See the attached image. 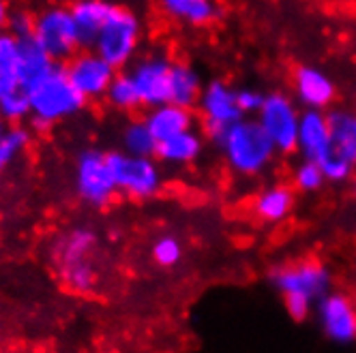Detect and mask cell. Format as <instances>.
Returning a JSON list of instances; mask_svg holds the SVG:
<instances>
[{
    "mask_svg": "<svg viewBox=\"0 0 356 353\" xmlns=\"http://www.w3.org/2000/svg\"><path fill=\"white\" fill-rule=\"evenodd\" d=\"M99 234L88 225H73L49 244V264L58 281L73 293H92L99 287Z\"/></svg>",
    "mask_w": 356,
    "mask_h": 353,
    "instance_id": "6da1fadb",
    "label": "cell"
},
{
    "mask_svg": "<svg viewBox=\"0 0 356 353\" xmlns=\"http://www.w3.org/2000/svg\"><path fill=\"white\" fill-rule=\"evenodd\" d=\"M270 281L275 289L282 293L288 315L294 321H305L314 313L316 302L330 291L333 276L324 264L305 259L277 266L270 272Z\"/></svg>",
    "mask_w": 356,
    "mask_h": 353,
    "instance_id": "7a4b0ae2",
    "label": "cell"
},
{
    "mask_svg": "<svg viewBox=\"0 0 356 353\" xmlns=\"http://www.w3.org/2000/svg\"><path fill=\"white\" fill-rule=\"evenodd\" d=\"M29 90L31 96V127L45 133L56 124L78 116L88 101L69 80L65 64H56L45 78L35 82Z\"/></svg>",
    "mask_w": 356,
    "mask_h": 353,
    "instance_id": "3957f363",
    "label": "cell"
},
{
    "mask_svg": "<svg viewBox=\"0 0 356 353\" xmlns=\"http://www.w3.org/2000/svg\"><path fill=\"white\" fill-rule=\"evenodd\" d=\"M223 159L236 175L251 178L270 167L277 150L258 118L243 116L217 139Z\"/></svg>",
    "mask_w": 356,
    "mask_h": 353,
    "instance_id": "277c9868",
    "label": "cell"
},
{
    "mask_svg": "<svg viewBox=\"0 0 356 353\" xmlns=\"http://www.w3.org/2000/svg\"><path fill=\"white\" fill-rule=\"evenodd\" d=\"M144 39V24L136 11L122 5H112V11L101 26L92 49L104 56L114 69L122 71L129 67L142 49Z\"/></svg>",
    "mask_w": 356,
    "mask_h": 353,
    "instance_id": "5b68a950",
    "label": "cell"
},
{
    "mask_svg": "<svg viewBox=\"0 0 356 353\" xmlns=\"http://www.w3.org/2000/svg\"><path fill=\"white\" fill-rule=\"evenodd\" d=\"M108 159L118 195L134 201H146L163 189V171L157 157H138L124 150H112Z\"/></svg>",
    "mask_w": 356,
    "mask_h": 353,
    "instance_id": "8992f818",
    "label": "cell"
},
{
    "mask_svg": "<svg viewBox=\"0 0 356 353\" xmlns=\"http://www.w3.org/2000/svg\"><path fill=\"white\" fill-rule=\"evenodd\" d=\"M73 184L82 204L95 210L108 208L118 195L108 153L99 148H84L75 159Z\"/></svg>",
    "mask_w": 356,
    "mask_h": 353,
    "instance_id": "52a82bcc",
    "label": "cell"
},
{
    "mask_svg": "<svg viewBox=\"0 0 356 353\" xmlns=\"http://www.w3.org/2000/svg\"><path fill=\"white\" fill-rule=\"evenodd\" d=\"M33 37L58 64H65L82 49L73 15L67 5H45L35 13Z\"/></svg>",
    "mask_w": 356,
    "mask_h": 353,
    "instance_id": "ba28073f",
    "label": "cell"
},
{
    "mask_svg": "<svg viewBox=\"0 0 356 353\" xmlns=\"http://www.w3.org/2000/svg\"><path fill=\"white\" fill-rule=\"evenodd\" d=\"M262 129L270 137L277 155L296 153L298 127H300V110L294 101L284 92L264 94L262 107L256 114Z\"/></svg>",
    "mask_w": 356,
    "mask_h": 353,
    "instance_id": "9c48e42d",
    "label": "cell"
},
{
    "mask_svg": "<svg viewBox=\"0 0 356 353\" xmlns=\"http://www.w3.org/2000/svg\"><path fill=\"white\" fill-rule=\"evenodd\" d=\"M195 107L200 112L204 133L213 141H217L236 120L243 118L236 101V90L223 80H213L202 88Z\"/></svg>",
    "mask_w": 356,
    "mask_h": 353,
    "instance_id": "30bf717a",
    "label": "cell"
},
{
    "mask_svg": "<svg viewBox=\"0 0 356 353\" xmlns=\"http://www.w3.org/2000/svg\"><path fill=\"white\" fill-rule=\"evenodd\" d=\"M174 60L163 52H146L138 56L127 71L134 78L142 107H155L161 103H170V78H172Z\"/></svg>",
    "mask_w": 356,
    "mask_h": 353,
    "instance_id": "8fae6325",
    "label": "cell"
},
{
    "mask_svg": "<svg viewBox=\"0 0 356 353\" xmlns=\"http://www.w3.org/2000/svg\"><path fill=\"white\" fill-rule=\"evenodd\" d=\"M65 71L86 101H104L114 75L118 73V69L99 56L92 47H82L78 54H73L65 62Z\"/></svg>",
    "mask_w": 356,
    "mask_h": 353,
    "instance_id": "7c38bea8",
    "label": "cell"
},
{
    "mask_svg": "<svg viewBox=\"0 0 356 353\" xmlns=\"http://www.w3.org/2000/svg\"><path fill=\"white\" fill-rule=\"evenodd\" d=\"M316 319L328 341L337 345L356 343V302L339 291H328L316 302Z\"/></svg>",
    "mask_w": 356,
    "mask_h": 353,
    "instance_id": "4fadbf2b",
    "label": "cell"
},
{
    "mask_svg": "<svg viewBox=\"0 0 356 353\" xmlns=\"http://www.w3.org/2000/svg\"><path fill=\"white\" fill-rule=\"evenodd\" d=\"M296 150L305 159H312L316 163H322L335 153L333 129H330L328 114H324L322 110L300 112Z\"/></svg>",
    "mask_w": 356,
    "mask_h": 353,
    "instance_id": "5bb4252c",
    "label": "cell"
},
{
    "mask_svg": "<svg viewBox=\"0 0 356 353\" xmlns=\"http://www.w3.org/2000/svg\"><path fill=\"white\" fill-rule=\"evenodd\" d=\"M294 94L305 110H326L335 101V84L328 75L316 67L302 64L294 71Z\"/></svg>",
    "mask_w": 356,
    "mask_h": 353,
    "instance_id": "9a60e30c",
    "label": "cell"
},
{
    "mask_svg": "<svg viewBox=\"0 0 356 353\" xmlns=\"http://www.w3.org/2000/svg\"><path fill=\"white\" fill-rule=\"evenodd\" d=\"M144 120L157 141L178 135L183 131H189V129H195L193 107L176 105V103H161L155 107H148Z\"/></svg>",
    "mask_w": 356,
    "mask_h": 353,
    "instance_id": "2e32d148",
    "label": "cell"
},
{
    "mask_svg": "<svg viewBox=\"0 0 356 353\" xmlns=\"http://www.w3.org/2000/svg\"><path fill=\"white\" fill-rule=\"evenodd\" d=\"M161 13L189 28H204L219 19L217 0H157Z\"/></svg>",
    "mask_w": 356,
    "mask_h": 353,
    "instance_id": "e0dca14e",
    "label": "cell"
},
{
    "mask_svg": "<svg viewBox=\"0 0 356 353\" xmlns=\"http://www.w3.org/2000/svg\"><path fill=\"white\" fill-rule=\"evenodd\" d=\"M202 150H204V139H202V135L195 129H189L157 141L155 157L159 163L170 167H187L200 159Z\"/></svg>",
    "mask_w": 356,
    "mask_h": 353,
    "instance_id": "ac0fdd59",
    "label": "cell"
},
{
    "mask_svg": "<svg viewBox=\"0 0 356 353\" xmlns=\"http://www.w3.org/2000/svg\"><path fill=\"white\" fill-rule=\"evenodd\" d=\"M112 5L114 3L110 0H73L69 5L82 47H92L101 26L112 11Z\"/></svg>",
    "mask_w": 356,
    "mask_h": 353,
    "instance_id": "d6986e66",
    "label": "cell"
},
{
    "mask_svg": "<svg viewBox=\"0 0 356 353\" xmlns=\"http://www.w3.org/2000/svg\"><path fill=\"white\" fill-rule=\"evenodd\" d=\"M19 62H22L19 86L24 88H31L35 82L45 78V75L58 64L33 35L19 39Z\"/></svg>",
    "mask_w": 356,
    "mask_h": 353,
    "instance_id": "ffe728a7",
    "label": "cell"
},
{
    "mask_svg": "<svg viewBox=\"0 0 356 353\" xmlns=\"http://www.w3.org/2000/svg\"><path fill=\"white\" fill-rule=\"evenodd\" d=\"M253 214L262 223H282L292 214L294 208V191L286 184H273L258 193L253 199Z\"/></svg>",
    "mask_w": 356,
    "mask_h": 353,
    "instance_id": "44dd1931",
    "label": "cell"
},
{
    "mask_svg": "<svg viewBox=\"0 0 356 353\" xmlns=\"http://www.w3.org/2000/svg\"><path fill=\"white\" fill-rule=\"evenodd\" d=\"M202 88H204V84L200 80V73L187 62L174 60L170 78V103L195 107Z\"/></svg>",
    "mask_w": 356,
    "mask_h": 353,
    "instance_id": "7402d4cb",
    "label": "cell"
},
{
    "mask_svg": "<svg viewBox=\"0 0 356 353\" xmlns=\"http://www.w3.org/2000/svg\"><path fill=\"white\" fill-rule=\"evenodd\" d=\"M108 105L116 112H138L142 107V98H140V92H138V86L134 82V78L129 75V71H118L114 75V80L106 92V98Z\"/></svg>",
    "mask_w": 356,
    "mask_h": 353,
    "instance_id": "603a6c76",
    "label": "cell"
},
{
    "mask_svg": "<svg viewBox=\"0 0 356 353\" xmlns=\"http://www.w3.org/2000/svg\"><path fill=\"white\" fill-rule=\"evenodd\" d=\"M157 139L144 118H131L120 131V150L138 157H155Z\"/></svg>",
    "mask_w": 356,
    "mask_h": 353,
    "instance_id": "cb8c5ba5",
    "label": "cell"
},
{
    "mask_svg": "<svg viewBox=\"0 0 356 353\" xmlns=\"http://www.w3.org/2000/svg\"><path fill=\"white\" fill-rule=\"evenodd\" d=\"M33 129L24 124H9L5 135L0 137V169H7L13 161H17L33 144Z\"/></svg>",
    "mask_w": 356,
    "mask_h": 353,
    "instance_id": "d4e9b609",
    "label": "cell"
},
{
    "mask_svg": "<svg viewBox=\"0 0 356 353\" xmlns=\"http://www.w3.org/2000/svg\"><path fill=\"white\" fill-rule=\"evenodd\" d=\"M19 39L9 31L0 33V82L7 88L19 86Z\"/></svg>",
    "mask_w": 356,
    "mask_h": 353,
    "instance_id": "484cf974",
    "label": "cell"
},
{
    "mask_svg": "<svg viewBox=\"0 0 356 353\" xmlns=\"http://www.w3.org/2000/svg\"><path fill=\"white\" fill-rule=\"evenodd\" d=\"M0 118L7 124H24L31 120V96L24 86H11L0 96Z\"/></svg>",
    "mask_w": 356,
    "mask_h": 353,
    "instance_id": "4316f807",
    "label": "cell"
},
{
    "mask_svg": "<svg viewBox=\"0 0 356 353\" xmlns=\"http://www.w3.org/2000/svg\"><path fill=\"white\" fill-rule=\"evenodd\" d=\"M328 120H330V129H333L335 153L356 165V137L352 131L354 116L348 112H333L328 114Z\"/></svg>",
    "mask_w": 356,
    "mask_h": 353,
    "instance_id": "83f0119b",
    "label": "cell"
},
{
    "mask_svg": "<svg viewBox=\"0 0 356 353\" xmlns=\"http://www.w3.org/2000/svg\"><path fill=\"white\" fill-rule=\"evenodd\" d=\"M292 182L296 191L302 193H316L324 187L326 178H324V171L320 167V163L312 161V159H300L294 169H292Z\"/></svg>",
    "mask_w": 356,
    "mask_h": 353,
    "instance_id": "f1b7e54d",
    "label": "cell"
},
{
    "mask_svg": "<svg viewBox=\"0 0 356 353\" xmlns=\"http://www.w3.org/2000/svg\"><path fill=\"white\" fill-rule=\"evenodd\" d=\"M152 261L161 268H174L183 259V244L174 236H159L150 248Z\"/></svg>",
    "mask_w": 356,
    "mask_h": 353,
    "instance_id": "f546056e",
    "label": "cell"
},
{
    "mask_svg": "<svg viewBox=\"0 0 356 353\" xmlns=\"http://www.w3.org/2000/svg\"><path fill=\"white\" fill-rule=\"evenodd\" d=\"M320 167H322V171H324V178H326V182H346V180H350L352 178V173H354V163L352 161H348V159H343L341 155H337V153H333L328 159H324L322 163H320Z\"/></svg>",
    "mask_w": 356,
    "mask_h": 353,
    "instance_id": "4dcf8cb0",
    "label": "cell"
},
{
    "mask_svg": "<svg viewBox=\"0 0 356 353\" xmlns=\"http://www.w3.org/2000/svg\"><path fill=\"white\" fill-rule=\"evenodd\" d=\"M33 28H35V11L24 9V7H13L9 21H7V31L15 35L17 39H22V37L33 35Z\"/></svg>",
    "mask_w": 356,
    "mask_h": 353,
    "instance_id": "1f68e13d",
    "label": "cell"
},
{
    "mask_svg": "<svg viewBox=\"0 0 356 353\" xmlns=\"http://www.w3.org/2000/svg\"><path fill=\"white\" fill-rule=\"evenodd\" d=\"M236 101H238V107H241L243 116H256L258 110L262 107L264 94L253 88H241V90H236Z\"/></svg>",
    "mask_w": 356,
    "mask_h": 353,
    "instance_id": "d6a6232c",
    "label": "cell"
},
{
    "mask_svg": "<svg viewBox=\"0 0 356 353\" xmlns=\"http://www.w3.org/2000/svg\"><path fill=\"white\" fill-rule=\"evenodd\" d=\"M11 11H13L11 0H0V33L7 31V21H9Z\"/></svg>",
    "mask_w": 356,
    "mask_h": 353,
    "instance_id": "836d02e7",
    "label": "cell"
},
{
    "mask_svg": "<svg viewBox=\"0 0 356 353\" xmlns=\"http://www.w3.org/2000/svg\"><path fill=\"white\" fill-rule=\"evenodd\" d=\"M7 127H9V124L3 120V118H0V137H3L5 135V131H7Z\"/></svg>",
    "mask_w": 356,
    "mask_h": 353,
    "instance_id": "e575fe53",
    "label": "cell"
},
{
    "mask_svg": "<svg viewBox=\"0 0 356 353\" xmlns=\"http://www.w3.org/2000/svg\"><path fill=\"white\" fill-rule=\"evenodd\" d=\"M352 131H354V137H356V116H354V120H352Z\"/></svg>",
    "mask_w": 356,
    "mask_h": 353,
    "instance_id": "d590c367",
    "label": "cell"
},
{
    "mask_svg": "<svg viewBox=\"0 0 356 353\" xmlns=\"http://www.w3.org/2000/svg\"><path fill=\"white\" fill-rule=\"evenodd\" d=\"M5 90H7V86H5L3 82H0V96H3V92H5Z\"/></svg>",
    "mask_w": 356,
    "mask_h": 353,
    "instance_id": "8d00e7d4",
    "label": "cell"
},
{
    "mask_svg": "<svg viewBox=\"0 0 356 353\" xmlns=\"http://www.w3.org/2000/svg\"><path fill=\"white\" fill-rule=\"evenodd\" d=\"M354 195H356V180H354Z\"/></svg>",
    "mask_w": 356,
    "mask_h": 353,
    "instance_id": "74e56055",
    "label": "cell"
},
{
    "mask_svg": "<svg viewBox=\"0 0 356 353\" xmlns=\"http://www.w3.org/2000/svg\"><path fill=\"white\" fill-rule=\"evenodd\" d=\"M0 173H3V169H0Z\"/></svg>",
    "mask_w": 356,
    "mask_h": 353,
    "instance_id": "f35d334b",
    "label": "cell"
}]
</instances>
